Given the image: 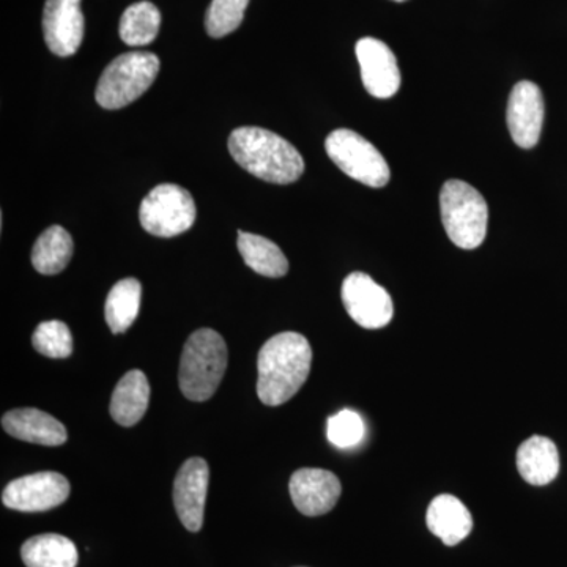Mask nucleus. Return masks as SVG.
Here are the masks:
<instances>
[{"mask_svg":"<svg viewBox=\"0 0 567 567\" xmlns=\"http://www.w3.org/2000/svg\"><path fill=\"white\" fill-rule=\"evenodd\" d=\"M312 349L303 334L286 331L265 342L257 357V395L278 406L293 398L311 372Z\"/></svg>","mask_w":567,"mask_h":567,"instance_id":"nucleus-1","label":"nucleus"},{"mask_svg":"<svg viewBox=\"0 0 567 567\" xmlns=\"http://www.w3.org/2000/svg\"><path fill=\"white\" fill-rule=\"evenodd\" d=\"M235 162L260 181L289 185L305 173L303 156L289 141L268 130L241 126L229 137Z\"/></svg>","mask_w":567,"mask_h":567,"instance_id":"nucleus-2","label":"nucleus"},{"mask_svg":"<svg viewBox=\"0 0 567 567\" xmlns=\"http://www.w3.org/2000/svg\"><path fill=\"white\" fill-rule=\"evenodd\" d=\"M227 346L212 328L194 331L183 347L178 383L183 395L193 402H205L221 385L227 368Z\"/></svg>","mask_w":567,"mask_h":567,"instance_id":"nucleus-3","label":"nucleus"},{"mask_svg":"<svg viewBox=\"0 0 567 567\" xmlns=\"http://www.w3.org/2000/svg\"><path fill=\"white\" fill-rule=\"evenodd\" d=\"M447 237L462 249H476L487 235L488 207L483 194L462 181H450L440 193Z\"/></svg>","mask_w":567,"mask_h":567,"instance_id":"nucleus-4","label":"nucleus"},{"mask_svg":"<svg viewBox=\"0 0 567 567\" xmlns=\"http://www.w3.org/2000/svg\"><path fill=\"white\" fill-rule=\"evenodd\" d=\"M159 73L153 52L133 51L118 55L104 69L95 99L104 110H121L148 91Z\"/></svg>","mask_w":567,"mask_h":567,"instance_id":"nucleus-5","label":"nucleus"},{"mask_svg":"<svg viewBox=\"0 0 567 567\" xmlns=\"http://www.w3.org/2000/svg\"><path fill=\"white\" fill-rule=\"evenodd\" d=\"M324 148L331 162L353 181L371 188H383L390 182L386 159L361 134L352 130H336L328 134Z\"/></svg>","mask_w":567,"mask_h":567,"instance_id":"nucleus-6","label":"nucleus"},{"mask_svg":"<svg viewBox=\"0 0 567 567\" xmlns=\"http://www.w3.org/2000/svg\"><path fill=\"white\" fill-rule=\"evenodd\" d=\"M197 208L192 194L173 183L155 186L142 200L141 226L155 237L173 238L192 229Z\"/></svg>","mask_w":567,"mask_h":567,"instance_id":"nucleus-7","label":"nucleus"},{"mask_svg":"<svg viewBox=\"0 0 567 567\" xmlns=\"http://www.w3.org/2000/svg\"><path fill=\"white\" fill-rule=\"evenodd\" d=\"M70 483L55 472L33 473L18 477L3 488L2 502L21 513H44L63 505L70 496Z\"/></svg>","mask_w":567,"mask_h":567,"instance_id":"nucleus-8","label":"nucleus"},{"mask_svg":"<svg viewBox=\"0 0 567 567\" xmlns=\"http://www.w3.org/2000/svg\"><path fill=\"white\" fill-rule=\"evenodd\" d=\"M341 295L346 311L365 330H379L393 319L394 306L390 293L369 275L357 271L347 276Z\"/></svg>","mask_w":567,"mask_h":567,"instance_id":"nucleus-9","label":"nucleus"},{"mask_svg":"<svg viewBox=\"0 0 567 567\" xmlns=\"http://www.w3.org/2000/svg\"><path fill=\"white\" fill-rule=\"evenodd\" d=\"M210 468L203 457H192L178 470L174 481V505L183 527L200 532L204 525Z\"/></svg>","mask_w":567,"mask_h":567,"instance_id":"nucleus-10","label":"nucleus"},{"mask_svg":"<svg viewBox=\"0 0 567 567\" xmlns=\"http://www.w3.org/2000/svg\"><path fill=\"white\" fill-rule=\"evenodd\" d=\"M544 111L543 92L535 82H518L511 92L506 112L507 128L518 147L528 151L539 142Z\"/></svg>","mask_w":567,"mask_h":567,"instance_id":"nucleus-11","label":"nucleus"},{"mask_svg":"<svg viewBox=\"0 0 567 567\" xmlns=\"http://www.w3.org/2000/svg\"><path fill=\"white\" fill-rule=\"evenodd\" d=\"M361 80L365 91L380 100L391 99L401 89V71L393 51L383 41L365 37L357 43Z\"/></svg>","mask_w":567,"mask_h":567,"instance_id":"nucleus-12","label":"nucleus"},{"mask_svg":"<svg viewBox=\"0 0 567 567\" xmlns=\"http://www.w3.org/2000/svg\"><path fill=\"white\" fill-rule=\"evenodd\" d=\"M44 41L59 58L76 54L84 40L81 0H47L43 11Z\"/></svg>","mask_w":567,"mask_h":567,"instance_id":"nucleus-13","label":"nucleus"},{"mask_svg":"<svg viewBox=\"0 0 567 567\" xmlns=\"http://www.w3.org/2000/svg\"><path fill=\"white\" fill-rule=\"evenodd\" d=\"M289 492L303 516L317 517L333 509L342 487L338 476L328 470L301 468L290 477Z\"/></svg>","mask_w":567,"mask_h":567,"instance_id":"nucleus-14","label":"nucleus"},{"mask_svg":"<svg viewBox=\"0 0 567 567\" xmlns=\"http://www.w3.org/2000/svg\"><path fill=\"white\" fill-rule=\"evenodd\" d=\"M2 427L14 439L35 445L61 446L69 439L61 421L37 409L11 410L2 416Z\"/></svg>","mask_w":567,"mask_h":567,"instance_id":"nucleus-15","label":"nucleus"},{"mask_svg":"<svg viewBox=\"0 0 567 567\" xmlns=\"http://www.w3.org/2000/svg\"><path fill=\"white\" fill-rule=\"evenodd\" d=\"M425 524L445 546L454 547L472 533L473 517L457 496L443 494L429 505Z\"/></svg>","mask_w":567,"mask_h":567,"instance_id":"nucleus-16","label":"nucleus"},{"mask_svg":"<svg viewBox=\"0 0 567 567\" xmlns=\"http://www.w3.org/2000/svg\"><path fill=\"white\" fill-rule=\"evenodd\" d=\"M517 470L532 486H547L559 473L558 447L547 436L525 440L517 451Z\"/></svg>","mask_w":567,"mask_h":567,"instance_id":"nucleus-17","label":"nucleus"},{"mask_svg":"<svg viewBox=\"0 0 567 567\" xmlns=\"http://www.w3.org/2000/svg\"><path fill=\"white\" fill-rule=\"evenodd\" d=\"M151 385L144 372L130 371L122 377L111 398L110 412L112 420L123 427H132L140 423L148 409Z\"/></svg>","mask_w":567,"mask_h":567,"instance_id":"nucleus-18","label":"nucleus"},{"mask_svg":"<svg viewBox=\"0 0 567 567\" xmlns=\"http://www.w3.org/2000/svg\"><path fill=\"white\" fill-rule=\"evenodd\" d=\"M21 558L28 567H76L80 554L69 537L48 533L25 540Z\"/></svg>","mask_w":567,"mask_h":567,"instance_id":"nucleus-19","label":"nucleus"},{"mask_svg":"<svg viewBox=\"0 0 567 567\" xmlns=\"http://www.w3.org/2000/svg\"><path fill=\"white\" fill-rule=\"evenodd\" d=\"M238 251L256 274L267 278H282L289 271V260L281 248L268 238L238 230Z\"/></svg>","mask_w":567,"mask_h":567,"instance_id":"nucleus-20","label":"nucleus"},{"mask_svg":"<svg viewBox=\"0 0 567 567\" xmlns=\"http://www.w3.org/2000/svg\"><path fill=\"white\" fill-rule=\"evenodd\" d=\"M73 257V238L62 226H51L40 235L32 249V265L41 275H58Z\"/></svg>","mask_w":567,"mask_h":567,"instance_id":"nucleus-21","label":"nucleus"},{"mask_svg":"<svg viewBox=\"0 0 567 567\" xmlns=\"http://www.w3.org/2000/svg\"><path fill=\"white\" fill-rule=\"evenodd\" d=\"M142 286L137 279H122L112 287L104 306V317L112 333L122 334L137 319L141 309Z\"/></svg>","mask_w":567,"mask_h":567,"instance_id":"nucleus-22","label":"nucleus"},{"mask_svg":"<svg viewBox=\"0 0 567 567\" xmlns=\"http://www.w3.org/2000/svg\"><path fill=\"white\" fill-rule=\"evenodd\" d=\"M162 13L152 2H137L123 11L118 33L128 47H147L156 39Z\"/></svg>","mask_w":567,"mask_h":567,"instance_id":"nucleus-23","label":"nucleus"},{"mask_svg":"<svg viewBox=\"0 0 567 567\" xmlns=\"http://www.w3.org/2000/svg\"><path fill=\"white\" fill-rule=\"evenodd\" d=\"M249 0H212L205 29L213 39H223L240 28Z\"/></svg>","mask_w":567,"mask_h":567,"instance_id":"nucleus-24","label":"nucleus"},{"mask_svg":"<svg viewBox=\"0 0 567 567\" xmlns=\"http://www.w3.org/2000/svg\"><path fill=\"white\" fill-rule=\"evenodd\" d=\"M32 346L37 352L48 358H69L73 352V336L61 320L40 323L32 334Z\"/></svg>","mask_w":567,"mask_h":567,"instance_id":"nucleus-25","label":"nucleus"},{"mask_svg":"<svg viewBox=\"0 0 567 567\" xmlns=\"http://www.w3.org/2000/svg\"><path fill=\"white\" fill-rule=\"evenodd\" d=\"M365 432L363 417L353 410H342L328 420L327 436L334 446L347 450L357 446Z\"/></svg>","mask_w":567,"mask_h":567,"instance_id":"nucleus-26","label":"nucleus"},{"mask_svg":"<svg viewBox=\"0 0 567 567\" xmlns=\"http://www.w3.org/2000/svg\"><path fill=\"white\" fill-rule=\"evenodd\" d=\"M394 2H405V0H394Z\"/></svg>","mask_w":567,"mask_h":567,"instance_id":"nucleus-27","label":"nucleus"}]
</instances>
